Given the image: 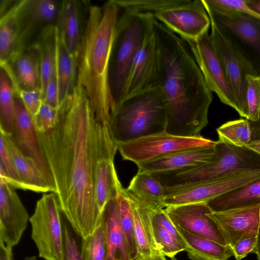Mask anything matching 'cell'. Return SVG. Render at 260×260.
Segmentation results:
<instances>
[{
  "instance_id": "12",
  "label": "cell",
  "mask_w": 260,
  "mask_h": 260,
  "mask_svg": "<svg viewBox=\"0 0 260 260\" xmlns=\"http://www.w3.org/2000/svg\"><path fill=\"white\" fill-rule=\"evenodd\" d=\"M260 179V170L232 173L166 194L164 207L206 203L231 190Z\"/></svg>"
},
{
  "instance_id": "34",
  "label": "cell",
  "mask_w": 260,
  "mask_h": 260,
  "mask_svg": "<svg viewBox=\"0 0 260 260\" xmlns=\"http://www.w3.org/2000/svg\"><path fill=\"white\" fill-rule=\"evenodd\" d=\"M121 224L124 232L132 260L138 256L137 245L132 205L126 189L122 187L118 197Z\"/></svg>"
},
{
  "instance_id": "27",
  "label": "cell",
  "mask_w": 260,
  "mask_h": 260,
  "mask_svg": "<svg viewBox=\"0 0 260 260\" xmlns=\"http://www.w3.org/2000/svg\"><path fill=\"white\" fill-rule=\"evenodd\" d=\"M115 154H110L98 161L95 175V195L96 203L102 213L110 200L118 198L122 186L114 164Z\"/></svg>"
},
{
  "instance_id": "46",
  "label": "cell",
  "mask_w": 260,
  "mask_h": 260,
  "mask_svg": "<svg viewBox=\"0 0 260 260\" xmlns=\"http://www.w3.org/2000/svg\"><path fill=\"white\" fill-rule=\"evenodd\" d=\"M43 102L55 109H58V88L56 70L48 82Z\"/></svg>"
},
{
  "instance_id": "53",
  "label": "cell",
  "mask_w": 260,
  "mask_h": 260,
  "mask_svg": "<svg viewBox=\"0 0 260 260\" xmlns=\"http://www.w3.org/2000/svg\"><path fill=\"white\" fill-rule=\"evenodd\" d=\"M171 259L172 260H177L175 257L172 258Z\"/></svg>"
},
{
  "instance_id": "9",
  "label": "cell",
  "mask_w": 260,
  "mask_h": 260,
  "mask_svg": "<svg viewBox=\"0 0 260 260\" xmlns=\"http://www.w3.org/2000/svg\"><path fill=\"white\" fill-rule=\"evenodd\" d=\"M216 142L201 135L195 137H181L165 131L119 144L118 150L123 159L133 161L138 165L178 151L213 146Z\"/></svg>"
},
{
  "instance_id": "49",
  "label": "cell",
  "mask_w": 260,
  "mask_h": 260,
  "mask_svg": "<svg viewBox=\"0 0 260 260\" xmlns=\"http://www.w3.org/2000/svg\"><path fill=\"white\" fill-rule=\"evenodd\" d=\"M248 7L260 16V0H247Z\"/></svg>"
},
{
  "instance_id": "32",
  "label": "cell",
  "mask_w": 260,
  "mask_h": 260,
  "mask_svg": "<svg viewBox=\"0 0 260 260\" xmlns=\"http://www.w3.org/2000/svg\"><path fill=\"white\" fill-rule=\"evenodd\" d=\"M15 90L7 71L1 67L0 130L12 135L15 119Z\"/></svg>"
},
{
  "instance_id": "52",
  "label": "cell",
  "mask_w": 260,
  "mask_h": 260,
  "mask_svg": "<svg viewBox=\"0 0 260 260\" xmlns=\"http://www.w3.org/2000/svg\"><path fill=\"white\" fill-rule=\"evenodd\" d=\"M24 260H37L36 256H27Z\"/></svg>"
},
{
  "instance_id": "45",
  "label": "cell",
  "mask_w": 260,
  "mask_h": 260,
  "mask_svg": "<svg viewBox=\"0 0 260 260\" xmlns=\"http://www.w3.org/2000/svg\"><path fill=\"white\" fill-rule=\"evenodd\" d=\"M257 236L249 237L239 241L231 249L236 260H241L250 253H254Z\"/></svg>"
},
{
  "instance_id": "14",
  "label": "cell",
  "mask_w": 260,
  "mask_h": 260,
  "mask_svg": "<svg viewBox=\"0 0 260 260\" xmlns=\"http://www.w3.org/2000/svg\"><path fill=\"white\" fill-rule=\"evenodd\" d=\"M15 119L11 137L20 150L32 160L55 193L53 177L42 149L32 118L15 92Z\"/></svg>"
},
{
  "instance_id": "38",
  "label": "cell",
  "mask_w": 260,
  "mask_h": 260,
  "mask_svg": "<svg viewBox=\"0 0 260 260\" xmlns=\"http://www.w3.org/2000/svg\"><path fill=\"white\" fill-rule=\"evenodd\" d=\"M151 225L155 241L161 253L171 258L185 250L186 247L151 218Z\"/></svg>"
},
{
  "instance_id": "8",
  "label": "cell",
  "mask_w": 260,
  "mask_h": 260,
  "mask_svg": "<svg viewBox=\"0 0 260 260\" xmlns=\"http://www.w3.org/2000/svg\"><path fill=\"white\" fill-rule=\"evenodd\" d=\"M204 7L209 18L260 76V19L244 13L215 11Z\"/></svg>"
},
{
  "instance_id": "41",
  "label": "cell",
  "mask_w": 260,
  "mask_h": 260,
  "mask_svg": "<svg viewBox=\"0 0 260 260\" xmlns=\"http://www.w3.org/2000/svg\"><path fill=\"white\" fill-rule=\"evenodd\" d=\"M247 117L251 122L260 120V76H246Z\"/></svg>"
},
{
  "instance_id": "18",
  "label": "cell",
  "mask_w": 260,
  "mask_h": 260,
  "mask_svg": "<svg viewBox=\"0 0 260 260\" xmlns=\"http://www.w3.org/2000/svg\"><path fill=\"white\" fill-rule=\"evenodd\" d=\"M165 209L176 226L226 245L217 225L207 215L211 211L206 203L168 207Z\"/></svg>"
},
{
  "instance_id": "22",
  "label": "cell",
  "mask_w": 260,
  "mask_h": 260,
  "mask_svg": "<svg viewBox=\"0 0 260 260\" xmlns=\"http://www.w3.org/2000/svg\"><path fill=\"white\" fill-rule=\"evenodd\" d=\"M108 247L107 260H132L122 228L118 198L106 204L102 214Z\"/></svg>"
},
{
  "instance_id": "4",
  "label": "cell",
  "mask_w": 260,
  "mask_h": 260,
  "mask_svg": "<svg viewBox=\"0 0 260 260\" xmlns=\"http://www.w3.org/2000/svg\"><path fill=\"white\" fill-rule=\"evenodd\" d=\"M168 112L162 90L152 86L116 104L109 124L111 135L118 145L165 132Z\"/></svg>"
},
{
  "instance_id": "31",
  "label": "cell",
  "mask_w": 260,
  "mask_h": 260,
  "mask_svg": "<svg viewBox=\"0 0 260 260\" xmlns=\"http://www.w3.org/2000/svg\"><path fill=\"white\" fill-rule=\"evenodd\" d=\"M126 189L152 205L164 207V202L166 197L165 189L151 174L138 172Z\"/></svg>"
},
{
  "instance_id": "43",
  "label": "cell",
  "mask_w": 260,
  "mask_h": 260,
  "mask_svg": "<svg viewBox=\"0 0 260 260\" xmlns=\"http://www.w3.org/2000/svg\"><path fill=\"white\" fill-rule=\"evenodd\" d=\"M15 92L20 98L25 108L32 118L37 113L43 103L40 88L18 89L15 90Z\"/></svg>"
},
{
  "instance_id": "36",
  "label": "cell",
  "mask_w": 260,
  "mask_h": 260,
  "mask_svg": "<svg viewBox=\"0 0 260 260\" xmlns=\"http://www.w3.org/2000/svg\"><path fill=\"white\" fill-rule=\"evenodd\" d=\"M82 250L85 260H107L108 247L102 221L92 234L83 238Z\"/></svg>"
},
{
  "instance_id": "6",
  "label": "cell",
  "mask_w": 260,
  "mask_h": 260,
  "mask_svg": "<svg viewBox=\"0 0 260 260\" xmlns=\"http://www.w3.org/2000/svg\"><path fill=\"white\" fill-rule=\"evenodd\" d=\"M154 15L123 11L117 24L110 65L111 92L116 105L123 98L133 59L154 28Z\"/></svg>"
},
{
  "instance_id": "29",
  "label": "cell",
  "mask_w": 260,
  "mask_h": 260,
  "mask_svg": "<svg viewBox=\"0 0 260 260\" xmlns=\"http://www.w3.org/2000/svg\"><path fill=\"white\" fill-rule=\"evenodd\" d=\"M185 242L188 257L191 260H228L233 256L230 247L194 235L176 226Z\"/></svg>"
},
{
  "instance_id": "48",
  "label": "cell",
  "mask_w": 260,
  "mask_h": 260,
  "mask_svg": "<svg viewBox=\"0 0 260 260\" xmlns=\"http://www.w3.org/2000/svg\"><path fill=\"white\" fill-rule=\"evenodd\" d=\"M252 132V141L260 138V120L256 122L250 121Z\"/></svg>"
},
{
  "instance_id": "16",
  "label": "cell",
  "mask_w": 260,
  "mask_h": 260,
  "mask_svg": "<svg viewBox=\"0 0 260 260\" xmlns=\"http://www.w3.org/2000/svg\"><path fill=\"white\" fill-rule=\"evenodd\" d=\"M159 60V45L154 27L133 59L122 99L155 85Z\"/></svg>"
},
{
  "instance_id": "47",
  "label": "cell",
  "mask_w": 260,
  "mask_h": 260,
  "mask_svg": "<svg viewBox=\"0 0 260 260\" xmlns=\"http://www.w3.org/2000/svg\"><path fill=\"white\" fill-rule=\"evenodd\" d=\"M12 248L0 241V260H13Z\"/></svg>"
},
{
  "instance_id": "5",
  "label": "cell",
  "mask_w": 260,
  "mask_h": 260,
  "mask_svg": "<svg viewBox=\"0 0 260 260\" xmlns=\"http://www.w3.org/2000/svg\"><path fill=\"white\" fill-rule=\"evenodd\" d=\"M215 147L217 157L210 163L190 169L151 174L162 185L167 193L228 174L260 170V154L256 151L247 147H238L218 140Z\"/></svg>"
},
{
  "instance_id": "28",
  "label": "cell",
  "mask_w": 260,
  "mask_h": 260,
  "mask_svg": "<svg viewBox=\"0 0 260 260\" xmlns=\"http://www.w3.org/2000/svg\"><path fill=\"white\" fill-rule=\"evenodd\" d=\"M56 74L58 83L59 108L67 102L76 86L77 60L76 58L73 57L68 50L58 29L57 39Z\"/></svg>"
},
{
  "instance_id": "19",
  "label": "cell",
  "mask_w": 260,
  "mask_h": 260,
  "mask_svg": "<svg viewBox=\"0 0 260 260\" xmlns=\"http://www.w3.org/2000/svg\"><path fill=\"white\" fill-rule=\"evenodd\" d=\"M215 145L186 149L141 163L137 165L138 172L151 174L187 170L205 165L217 158Z\"/></svg>"
},
{
  "instance_id": "40",
  "label": "cell",
  "mask_w": 260,
  "mask_h": 260,
  "mask_svg": "<svg viewBox=\"0 0 260 260\" xmlns=\"http://www.w3.org/2000/svg\"><path fill=\"white\" fill-rule=\"evenodd\" d=\"M60 4L54 0H27L31 14L43 24L49 25L56 20Z\"/></svg>"
},
{
  "instance_id": "10",
  "label": "cell",
  "mask_w": 260,
  "mask_h": 260,
  "mask_svg": "<svg viewBox=\"0 0 260 260\" xmlns=\"http://www.w3.org/2000/svg\"><path fill=\"white\" fill-rule=\"evenodd\" d=\"M210 35L217 54L223 67L226 78L234 93L239 115L247 117L246 76H257L252 65L243 56L223 34L214 21L210 18Z\"/></svg>"
},
{
  "instance_id": "26",
  "label": "cell",
  "mask_w": 260,
  "mask_h": 260,
  "mask_svg": "<svg viewBox=\"0 0 260 260\" xmlns=\"http://www.w3.org/2000/svg\"><path fill=\"white\" fill-rule=\"evenodd\" d=\"M6 140L15 167L24 189L37 192L53 191L44 176L30 158L26 157L14 143L11 135L0 130Z\"/></svg>"
},
{
  "instance_id": "23",
  "label": "cell",
  "mask_w": 260,
  "mask_h": 260,
  "mask_svg": "<svg viewBox=\"0 0 260 260\" xmlns=\"http://www.w3.org/2000/svg\"><path fill=\"white\" fill-rule=\"evenodd\" d=\"M10 75L15 90L40 88V70L38 53L30 45L11 64L1 66Z\"/></svg>"
},
{
  "instance_id": "33",
  "label": "cell",
  "mask_w": 260,
  "mask_h": 260,
  "mask_svg": "<svg viewBox=\"0 0 260 260\" xmlns=\"http://www.w3.org/2000/svg\"><path fill=\"white\" fill-rule=\"evenodd\" d=\"M218 141L238 147H246L252 141L250 122L240 119L226 122L216 129Z\"/></svg>"
},
{
  "instance_id": "51",
  "label": "cell",
  "mask_w": 260,
  "mask_h": 260,
  "mask_svg": "<svg viewBox=\"0 0 260 260\" xmlns=\"http://www.w3.org/2000/svg\"><path fill=\"white\" fill-rule=\"evenodd\" d=\"M254 253L257 255V259L260 260V228L257 235L256 246Z\"/></svg>"
},
{
  "instance_id": "44",
  "label": "cell",
  "mask_w": 260,
  "mask_h": 260,
  "mask_svg": "<svg viewBox=\"0 0 260 260\" xmlns=\"http://www.w3.org/2000/svg\"><path fill=\"white\" fill-rule=\"evenodd\" d=\"M151 218L169 232L179 242L187 247L183 238L168 216L165 209L159 207H154L151 213Z\"/></svg>"
},
{
  "instance_id": "15",
  "label": "cell",
  "mask_w": 260,
  "mask_h": 260,
  "mask_svg": "<svg viewBox=\"0 0 260 260\" xmlns=\"http://www.w3.org/2000/svg\"><path fill=\"white\" fill-rule=\"evenodd\" d=\"M219 229L225 244L232 248L240 240L257 236L260 204L207 213Z\"/></svg>"
},
{
  "instance_id": "50",
  "label": "cell",
  "mask_w": 260,
  "mask_h": 260,
  "mask_svg": "<svg viewBox=\"0 0 260 260\" xmlns=\"http://www.w3.org/2000/svg\"><path fill=\"white\" fill-rule=\"evenodd\" d=\"M246 147L260 154V138L252 141Z\"/></svg>"
},
{
  "instance_id": "17",
  "label": "cell",
  "mask_w": 260,
  "mask_h": 260,
  "mask_svg": "<svg viewBox=\"0 0 260 260\" xmlns=\"http://www.w3.org/2000/svg\"><path fill=\"white\" fill-rule=\"evenodd\" d=\"M27 212L8 183L0 180V241L13 247L19 243L29 220Z\"/></svg>"
},
{
  "instance_id": "35",
  "label": "cell",
  "mask_w": 260,
  "mask_h": 260,
  "mask_svg": "<svg viewBox=\"0 0 260 260\" xmlns=\"http://www.w3.org/2000/svg\"><path fill=\"white\" fill-rule=\"evenodd\" d=\"M123 11L150 13L153 15L168 8L183 4L188 0H112Z\"/></svg>"
},
{
  "instance_id": "13",
  "label": "cell",
  "mask_w": 260,
  "mask_h": 260,
  "mask_svg": "<svg viewBox=\"0 0 260 260\" xmlns=\"http://www.w3.org/2000/svg\"><path fill=\"white\" fill-rule=\"evenodd\" d=\"M154 17L183 40L199 38L208 31L211 25L202 0H188L155 13Z\"/></svg>"
},
{
  "instance_id": "39",
  "label": "cell",
  "mask_w": 260,
  "mask_h": 260,
  "mask_svg": "<svg viewBox=\"0 0 260 260\" xmlns=\"http://www.w3.org/2000/svg\"><path fill=\"white\" fill-rule=\"evenodd\" d=\"M0 157L1 180L8 183L14 188L24 189L5 139L1 133L0 135Z\"/></svg>"
},
{
  "instance_id": "24",
  "label": "cell",
  "mask_w": 260,
  "mask_h": 260,
  "mask_svg": "<svg viewBox=\"0 0 260 260\" xmlns=\"http://www.w3.org/2000/svg\"><path fill=\"white\" fill-rule=\"evenodd\" d=\"M57 34L56 25H48L30 44L38 53L43 102L48 82L56 70Z\"/></svg>"
},
{
  "instance_id": "3",
  "label": "cell",
  "mask_w": 260,
  "mask_h": 260,
  "mask_svg": "<svg viewBox=\"0 0 260 260\" xmlns=\"http://www.w3.org/2000/svg\"><path fill=\"white\" fill-rule=\"evenodd\" d=\"M119 11L112 0L101 7L90 5L76 57V83L85 91L95 120L104 125L116 107L109 74Z\"/></svg>"
},
{
  "instance_id": "25",
  "label": "cell",
  "mask_w": 260,
  "mask_h": 260,
  "mask_svg": "<svg viewBox=\"0 0 260 260\" xmlns=\"http://www.w3.org/2000/svg\"><path fill=\"white\" fill-rule=\"evenodd\" d=\"M79 4L76 1L61 2L56 26L70 53L76 58L83 33L81 30Z\"/></svg>"
},
{
  "instance_id": "1",
  "label": "cell",
  "mask_w": 260,
  "mask_h": 260,
  "mask_svg": "<svg viewBox=\"0 0 260 260\" xmlns=\"http://www.w3.org/2000/svg\"><path fill=\"white\" fill-rule=\"evenodd\" d=\"M38 137L52 174L62 214L82 238L102 221L95 199L96 164L116 154L118 145L108 125L98 122L83 87L78 84L58 109L55 125Z\"/></svg>"
},
{
  "instance_id": "42",
  "label": "cell",
  "mask_w": 260,
  "mask_h": 260,
  "mask_svg": "<svg viewBox=\"0 0 260 260\" xmlns=\"http://www.w3.org/2000/svg\"><path fill=\"white\" fill-rule=\"evenodd\" d=\"M58 110L43 102L37 113L32 117L36 130L39 133H45L50 130L56 121Z\"/></svg>"
},
{
  "instance_id": "20",
  "label": "cell",
  "mask_w": 260,
  "mask_h": 260,
  "mask_svg": "<svg viewBox=\"0 0 260 260\" xmlns=\"http://www.w3.org/2000/svg\"><path fill=\"white\" fill-rule=\"evenodd\" d=\"M138 249L136 260H166L153 236L151 215L156 206L128 191Z\"/></svg>"
},
{
  "instance_id": "30",
  "label": "cell",
  "mask_w": 260,
  "mask_h": 260,
  "mask_svg": "<svg viewBox=\"0 0 260 260\" xmlns=\"http://www.w3.org/2000/svg\"><path fill=\"white\" fill-rule=\"evenodd\" d=\"M211 212L260 204V179L221 194L206 203Z\"/></svg>"
},
{
  "instance_id": "11",
  "label": "cell",
  "mask_w": 260,
  "mask_h": 260,
  "mask_svg": "<svg viewBox=\"0 0 260 260\" xmlns=\"http://www.w3.org/2000/svg\"><path fill=\"white\" fill-rule=\"evenodd\" d=\"M184 41L188 45L210 90L217 94L222 103L236 110L234 93L208 31L196 39Z\"/></svg>"
},
{
  "instance_id": "21",
  "label": "cell",
  "mask_w": 260,
  "mask_h": 260,
  "mask_svg": "<svg viewBox=\"0 0 260 260\" xmlns=\"http://www.w3.org/2000/svg\"><path fill=\"white\" fill-rule=\"evenodd\" d=\"M21 1H2L0 17L1 66L12 62L19 34L18 13Z\"/></svg>"
},
{
  "instance_id": "7",
  "label": "cell",
  "mask_w": 260,
  "mask_h": 260,
  "mask_svg": "<svg viewBox=\"0 0 260 260\" xmlns=\"http://www.w3.org/2000/svg\"><path fill=\"white\" fill-rule=\"evenodd\" d=\"M62 213L56 194L44 193L37 202L29 221L31 238L45 260H61Z\"/></svg>"
},
{
  "instance_id": "37",
  "label": "cell",
  "mask_w": 260,
  "mask_h": 260,
  "mask_svg": "<svg viewBox=\"0 0 260 260\" xmlns=\"http://www.w3.org/2000/svg\"><path fill=\"white\" fill-rule=\"evenodd\" d=\"M62 215L61 260H85L82 250L83 238Z\"/></svg>"
},
{
  "instance_id": "2",
  "label": "cell",
  "mask_w": 260,
  "mask_h": 260,
  "mask_svg": "<svg viewBox=\"0 0 260 260\" xmlns=\"http://www.w3.org/2000/svg\"><path fill=\"white\" fill-rule=\"evenodd\" d=\"M159 45L155 85L168 104L166 132L181 137H195L208 123L212 91L187 44L164 24L154 20Z\"/></svg>"
}]
</instances>
